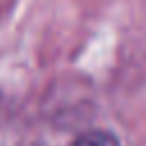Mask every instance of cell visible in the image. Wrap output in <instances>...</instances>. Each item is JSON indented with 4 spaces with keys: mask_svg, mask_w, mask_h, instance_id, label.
I'll return each mask as SVG.
<instances>
[{
    "mask_svg": "<svg viewBox=\"0 0 146 146\" xmlns=\"http://www.w3.org/2000/svg\"><path fill=\"white\" fill-rule=\"evenodd\" d=\"M71 146H121V141L110 130H87Z\"/></svg>",
    "mask_w": 146,
    "mask_h": 146,
    "instance_id": "6da1fadb",
    "label": "cell"
}]
</instances>
